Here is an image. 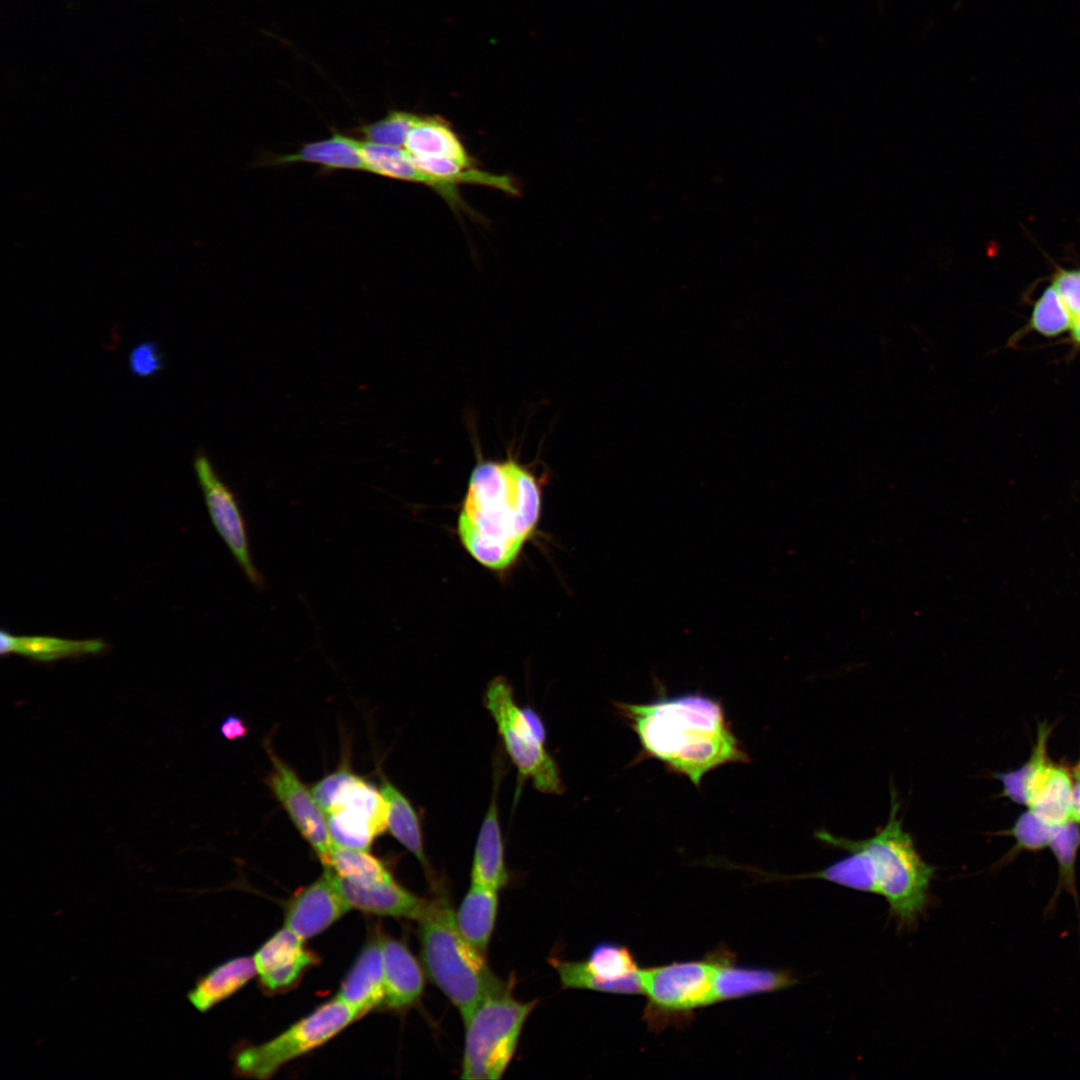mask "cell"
Wrapping results in <instances>:
<instances>
[{
  "label": "cell",
  "instance_id": "cell-1",
  "mask_svg": "<svg viewBox=\"0 0 1080 1080\" xmlns=\"http://www.w3.org/2000/svg\"><path fill=\"white\" fill-rule=\"evenodd\" d=\"M615 707L638 738V760H657L697 788L710 771L751 760L722 703L711 696L663 694L647 703L617 702Z\"/></svg>",
  "mask_w": 1080,
  "mask_h": 1080
},
{
  "label": "cell",
  "instance_id": "cell-2",
  "mask_svg": "<svg viewBox=\"0 0 1080 1080\" xmlns=\"http://www.w3.org/2000/svg\"><path fill=\"white\" fill-rule=\"evenodd\" d=\"M541 489L535 475L512 457L478 458L458 518L466 551L491 570L509 568L535 530Z\"/></svg>",
  "mask_w": 1080,
  "mask_h": 1080
},
{
  "label": "cell",
  "instance_id": "cell-3",
  "mask_svg": "<svg viewBox=\"0 0 1080 1080\" xmlns=\"http://www.w3.org/2000/svg\"><path fill=\"white\" fill-rule=\"evenodd\" d=\"M416 921L424 970L465 1020L487 995L507 981L492 972L486 954L461 934L444 889L437 888L433 896L425 899Z\"/></svg>",
  "mask_w": 1080,
  "mask_h": 1080
},
{
  "label": "cell",
  "instance_id": "cell-4",
  "mask_svg": "<svg viewBox=\"0 0 1080 1080\" xmlns=\"http://www.w3.org/2000/svg\"><path fill=\"white\" fill-rule=\"evenodd\" d=\"M869 856L878 894L903 925H912L924 911L935 867L918 853L912 836L903 829L899 802L891 791L889 818L873 836L855 840Z\"/></svg>",
  "mask_w": 1080,
  "mask_h": 1080
},
{
  "label": "cell",
  "instance_id": "cell-5",
  "mask_svg": "<svg viewBox=\"0 0 1080 1080\" xmlns=\"http://www.w3.org/2000/svg\"><path fill=\"white\" fill-rule=\"evenodd\" d=\"M514 981L487 995L463 1020L465 1026L461 1078L495 1080L510 1064L523 1026L537 1005L513 996Z\"/></svg>",
  "mask_w": 1080,
  "mask_h": 1080
},
{
  "label": "cell",
  "instance_id": "cell-6",
  "mask_svg": "<svg viewBox=\"0 0 1080 1080\" xmlns=\"http://www.w3.org/2000/svg\"><path fill=\"white\" fill-rule=\"evenodd\" d=\"M717 949L700 960L672 962L639 970L646 997L643 1019L648 1028L688 1022L698 1009L713 1004Z\"/></svg>",
  "mask_w": 1080,
  "mask_h": 1080
},
{
  "label": "cell",
  "instance_id": "cell-7",
  "mask_svg": "<svg viewBox=\"0 0 1080 1080\" xmlns=\"http://www.w3.org/2000/svg\"><path fill=\"white\" fill-rule=\"evenodd\" d=\"M484 704L519 773L530 778L538 791L560 794L562 781L555 761L544 747L541 720L533 711L517 705L504 677H496L488 684Z\"/></svg>",
  "mask_w": 1080,
  "mask_h": 1080
},
{
  "label": "cell",
  "instance_id": "cell-8",
  "mask_svg": "<svg viewBox=\"0 0 1080 1080\" xmlns=\"http://www.w3.org/2000/svg\"><path fill=\"white\" fill-rule=\"evenodd\" d=\"M361 1017L335 997L271 1040L239 1050L234 1056V1071L245 1078L268 1079L286 1063L322 1046Z\"/></svg>",
  "mask_w": 1080,
  "mask_h": 1080
},
{
  "label": "cell",
  "instance_id": "cell-9",
  "mask_svg": "<svg viewBox=\"0 0 1080 1080\" xmlns=\"http://www.w3.org/2000/svg\"><path fill=\"white\" fill-rule=\"evenodd\" d=\"M193 466L216 531L248 581L262 588L263 576L253 562L246 522L235 494L203 451L195 454Z\"/></svg>",
  "mask_w": 1080,
  "mask_h": 1080
},
{
  "label": "cell",
  "instance_id": "cell-10",
  "mask_svg": "<svg viewBox=\"0 0 1080 1080\" xmlns=\"http://www.w3.org/2000/svg\"><path fill=\"white\" fill-rule=\"evenodd\" d=\"M564 988L615 994H642L638 964L622 944L601 942L583 961L552 959Z\"/></svg>",
  "mask_w": 1080,
  "mask_h": 1080
},
{
  "label": "cell",
  "instance_id": "cell-11",
  "mask_svg": "<svg viewBox=\"0 0 1080 1080\" xmlns=\"http://www.w3.org/2000/svg\"><path fill=\"white\" fill-rule=\"evenodd\" d=\"M264 746L272 765L265 779L267 786L322 864L328 865L334 842L325 812L295 771L275 754L269 743Z\"/></svg>",
  "mask_w": 1080,
  "mask_h": 1080
},
{
  "label": "cell",
  "instance_id": "cell-12",
  "mask_svg": "<svg viewBox=\"0 0 1080 1080\" xmlns=\"http://www.w3.org/2000/svg\"><path fill=\"white\" fill-rule=\"evenodd\" d=\"M253 958L260 986L270 994L294 988L320 960L305 946V939L285 926L273 934Z\"/></svg>",
  "mask_w": 1080,
  "mask_h": 1080
},
{
  "label": "cell",
  "instance_id": "cell-13",
  "mask_svg": "<svg viewBox=\"0 0 1080 1080\" xmlns=\"http://www.w3.org/2000/svg\"><path fill=\"white\" fill-rule=\"evenodd\" d=\"M350 908L324 869L321 877L295 891L287 901L284 926L306 940L329 928Z\"/></svg>",
  "mask_w": 1080,
  "mask_h": 1080
},
{
  "label": "cell",
  "instance_id": "cell-14",
  "mask_svg": "<svg viewBox=\"0 0 1080 1080\" xmlns=\"http://www.w3.org/2000/svg\"><path fill=\"white\" fill-rule=\"evenodd\" d=\"M365 171L378 176L425 185L443 198L450 208L472 214L460 197L457 185L419 169L410 154L401 147L361 141Z\"/></svg>",
  "mask_w": 1080,
  "mask_h": 1080
},
{
  "label": "cell",
  "instance_id": "cell-15",
  "mask_svg": "<svg viewBox=\"0 0 1080 1080\" xmlns=\"http://www.w3.org/2000/svg\"><path fill=\"white\" fill-rule=\"evenodd\" d=\"M713 1004L786 989L797 982L790 971L767 967L739 966L735 954L724 946L717 948Z\"/></svg>",
  "mask_w": 1080,
  "mask_h": 1080
},
{
  "label": "cell",
  "instance_id": "cell-16",
  "mask_svg": "<svg viewBox=\"0 0 1080 1080\" xmlns=\"http://www.w3.org/2000/svg\"><path fill=\"white\" fill-rule=\"evenodd\" d=\"M385 999L383 1008L403 1011L414 1006L425 987V973L409 947L380 933Z\"/></svg>",
  "mask_w": 1080,
  "mask_h": 1080
},
{
  "label": "cell",
  "instance_id": "cell-17",
  "mask_svg": "<svg viewBox=\"0 0 1080 1080\" xmlns=\"http://www.w3.org/2000/svg\"><path fill=\"white\" fill-rule=\"evenodd\" d=\"M325 869L351 908L379 916L417 920L424 907L425 899L416 896L395 879L364 886L337 876L329 867Z\"/></svg>",
  "mask_w": 1080,
  "mask_h": 1080
},
{
  "label": "cell",
  "instance_id": "cell-18",
  "mask_svg": "<svg viewBox=\"0 0 1080 1080\" xmlns=\"http://www.w3.org/2000/svg\"><path fill=\"white\" fill-rule=\"evenodd\" d=\"M362 1016L383 1007L385 999L380 932L370 937L335 996Z\"/></svg>",
  "mask_w": 1080,
  "mask_h": 1080
},
{
  "label": "cell",
  "instance_id": "cell-19",
  "mask_svg": "<svg viewBox=\"0 0 1080 1080\" xmlns=\"http://www.w3.org/2000/svg\"><path fill=\"white\" fill-rule=\"evenodd\" d=\"M1073 780L1064 768L1043 762L1031 777L1026 789V806L1053 826L1071 820Z\"/></svg>",
  "mask_w": 1080,
  "mask_h": 1080
},
{
  "label": "cell",
  "instance_id": "cell-20",
  "mask_svg": "<svg viewBox=\"0 0 1080 1080\" xmlns=\"http://www.w3.org/2000/svg\"><path fill=\"white\" fill-rule=\"evenodd\" d=\"M508 881L497 798L493 793L475 845L471 883L499 891Z\"/></svg>",
  "mask_w": 1080,
  "mask_h": 1080
},
{
  "label": "cell",
  "instance_id": "cell-21",
  "mask_svg": "<svg viewBox=\"0 0 1080 1080\" xmlns=\"http://www.w3.org/2000/svg\"><path fill=\"white\" fill-rule=\"evenodd\" d=\"M315 164L326 171H365L361 140L333 131L328 138L303 144L297 151L269 159V165Z\"/></svg>",
  "mask_w": 1080,
  "mask_h": 1080
},
{
  "label": "cell",
  "instance_id": "cell-22",
  "mask_svg": "<svg viewBox=\"0 0 1080 1080\" xmlns=\"http://www.w3.org/2000/svg\"><path fill=\"white\" fill-rule=\"evenodd\" d=\"M404 147L414 157L442 158L463 167H474V160L457 133L439 116L420 115Z\"/></svg>",
  "mask_w": 1080,
  "mask_h": 1080
},
{
  "label": "cell",
  "instance_id": "cell-23",
  "mask_svg": "<svg viewBox=\"0 0 1080 1080\" xmlns=\"http://www.w3.org/2000/svg\"><path fill=\"white\" fill-rule=\"evenodd\" d=\"M255 975L257 970L253 957L229 959L199 977L187 998L198 1011L206 1012L239 991Z\"/></svg>",
  "mask_w": 1080,
  "mask_h": 1080
},
{
  "label": "cell",
  "instance_id": "cell-24",
  "mask_svg": "<svg viewBox=\"0 0 1080 1080\" xmlns=\"http://www.w3.org/2000/svg\"><path fill=\"white\" fill-rule=\"evenodd\" d=\"M106 644L100 639H66L53 636L13 635L4 629L0 633V654H19L35 661L50 662L69 657L97 654Z\"/></svg>",
  "mask_w": 1080,
  "mask_h": 1080
},
{
  "label": "cell",
  "instance_id": "cell-25",
  "mask_svg": "<svg viewBox=\"0 0 1080 1080\" xmlns=\"http://www.w3.org/2000/svg\"><path fill=\"white\" fill-rule=\"evenodd\" d=\"M498 891L471 883L462 899L455 920L465 939L486 954L498 913Z\"/></svg>",
  "mask_w": 1080,
  "mask_h": 1080
},
{
  "label": "cell",
  "instance_id": "cell-26",
  "mask_svg": "<svg viewBox=\"0 0 1080 1080\" xmlns=\"http://www.w3.org/2000/svg\"><path fill=\"white\" fill-rule=\"evenodd\" d=\"M380 791L387 805V827L393 837L428 869L419 817L408 798L390 781L381 777Z\"/></svg>",
  "mask_w": 1080,
  "mask_h": 1080
},
{
  "label": "cell",
  "instance_id": "cell-27",
  "mask_svg": "<svg viewBox=\"0 0 1080 1080\" xmlns=\"http://www.w3.org/2000/svg\"><path fill=\"white\" fill-rule=\"evenodd\" d=\"M1049 847L1058 865V880L1055 890L1044 909V915L1048 918L1054 913L1058 899L1063 891L1072 896L1076 909L1080 913L1075 873L1076 859L1080 848V827L1078 823L1069 821L1058 826Z\"/></svg>",
  "mask_w": 1080,
  "mask_h": 1080
},
{
  "label": "cell",
  "instance_id": "cell-28",
  "mask_svg": "<svg viewBox=\"0 0 1080 1080\" xmlns=\"http://www.w3.org/2000/svg\"><path fill=\"white\" fill-rule=\"evenodd\" d=\"M411 156V155H410ZM415 165L422 171L445 179L454 185L470 184L497 189L511 196H518L519 189L513 178L508 175H496L475 167H463L442 158H421L411 156Z\"/></svg>",
  "mask_w": 1080,
  "mask_h": 1080
},
{
  "label": "cell",
  "instance_id": "cell-29",
  "mask_svg": "<svg viewBox=\"0 0 1080 1080\" xmlns=\"http://www.w3.org/2000/svg\"><path fill=\"white\" fill-rule=\"evenodd\" d=\"M337 876L357 885H373L394 879L384 862L368 850L334 844L328 865Z\"/></svg>",
  "mask_w": 1080,
  "mask_h": 1080
},
{
  "label": "cell",
  "instance_id": "cell-30",
  "mask_svg": "<svg viewBox=\"0 0 1080 1080\" xmlns=\"http://www.w3.org/2000/svg\"><path fill=\"white\" fill-rule=\"evenodd\" d=\"M339 808L350 809L367 817L378 835L388 828L387 805L380 789L357 774L342 786L329 811Z\"/></svg>",
  "mask_w": 1080,
  "mask_h": 1080
},
{
  "label": "cell",
  "instance_id": "cell-31",
  "mask_svg": "<svg viewBox=\"0 0 1080 1080\" xmlns=\"http://www.w3.org/2000/svg\"><path fill=\"white\" fill-rule=\"evenodd\" d=\"M331 838L335 845L358 850H368L378 833L364 815L345 808L326 813Z\"/></svg>",
  "mask_w": 1080,
  "mask_h": 1080
},
{
  "label": "cell",
  "instance_id": "cell-32",
  "mask_svg": "<svg viewBox=\"0 0 1080 1080\" xmlns=\"http://www.w3.org/2000/svg\"><path fill=\"white\" fill-rule=\"evenodd\" d=\"M1073 316L1051 284L1035 302L1029 328L1041 336L1054 338L1069 332Z\"/></svg>",
  "mask_w": 1080,
  "mask_h": 1080
},
{
  "label": "cell",
  "instance_id": "cell-33",
  "mask_svg": "<svg viewBox=\"0 0 1080 1080\" xmlns=\"http://www.w3.org/2000/svg\"><path fill=\"white\" fill-rule=\"evenodd\" d=\"M1050 730L1045 723L1039 726L1036 744L1025 764L1018 769L994 775L1002 783L1003 795L1015 803L1026 805L1027 785L1037 768L1048 759L1046 752Z\"/></svg>",
  "mask_w": 1080,
  "mask_h": 1080
},
{
  "label": "cell",
  "instance_id": "cell-34",
  "mask_svg": "<svg viewBox=\"0 0 1080 1080\" xmlns=\"http://www.w3.org/2000/svg\"><path fill=\"white\" fill-rule=\"evenodd\" d=\"M419 116L409 111L391 110L383 118L359 126L357 132L364 141L401 147Z\"/></svg>",
  "mask_w": 1080,
  "mask_h": 1080
},
{
  "label": "cell",
  "instance_id": "cell-35",
  "mask_svg": "<svg viewBox=\"0 0 1080 1080\" xmlns=\"http://www.w3.org/2000/svg\"><path fill=\"white\" fill-rule=\"evenodd\" d=\"M1057 827L1046 823L1030 809L1023 812L1007 832L1016 840V846L1008 858L1021 850L1039 851L1049 847Z\"/></svg>",
  "mask_w": 1080,
  "mask_h": 1080
},
{
  "label": "cell",
  "instance_id": "cell-36",
  "mask_svg": "<svg viewBox=\"0 0 1080 1080\" xmlns=\"http://www.w3.org/2000/svg\"><path fill=\"white\" fill-rule=\"evenodd\" d=\"M354 775L355 773L350 768L349 758H344L335 771L329 773L311 787L314 798L325 813L331 809L342 786Z\"/></svg>",
  "mask_w": 1080,
  "mask_h": 1080
},
{
  "label": "cell",
  "instance_id": "cell-37",
  "mask_svg": "<svg viewBox=\"0 0 1080 1080\" xmlns=\"http://www.w3.org/2000/svg\"><path fill=\"white\" fill-rule=\"evenodd\" d=\"M164 367L163 354L154 341H143L133 347L129 354V369L140 378L159 373Z\"/></svg>",
  "mask_w": 1080,
  "mask_h": 1080
},
{
  "label": "cell",
  "instance_id": "cell-38",
  "mask_svg": "<svg viewBox=\"0 0 1080 1080\" xmlns=\"http://www.w3.org/2000/svg\"><path fill=\"white\" fill-rule=\"evenodd\" d=\"M1052 285L1073 316L1080 315V270H1062L1053 278Z\"/></svg>",
  "mask_w": 1080,
  "mask_h": 1080
},
{
  "label": "cell",
  "instance_id": "cell-39",
  "mask_svg": "<svg viewBox=\"0 0 1080 1080\" xmlns=\"http://www.w3.org/2000/svg\"><path fill=\"white\" fill-rule=\"evenodd\" d=\"M220 732L227 740H237L247 735L248 726L241 717L231 714L221 722Z\"/></svg>",
  "mask_w": 1080,
  "mask_h": 1080
},
{
  "label": "cell",
  "instance_id": "cell-40",
  "mask_svg": "<svg viewBox=\"0 0 1080 1080\" xmlns=\"http://www.w3.org/2000/svg\"><path fill=\"white\" fill-rule=\"evenodd\" d=\"M1073 794L1071 820L1080 823V763L1073 770Z\"/></svg>",
  "mask_w": 1080,
  "mask_h": 1080
},
{
  "label": "cell",
  "instance_id": "cell-41",
  "mask_svg": "<svg viewBox=\"0 0 1080 1080\" xmlns=\"http://www.w3.org/2000/svg\"><path fill=\"white\" fill-rule=\"evenodd\" d=\"M1069 333L1071 343L1080 348V315L1073 319Z\"/></svg>",
  "mask_w": 1080,
  "mask_h": 1080
}]
</instances>
